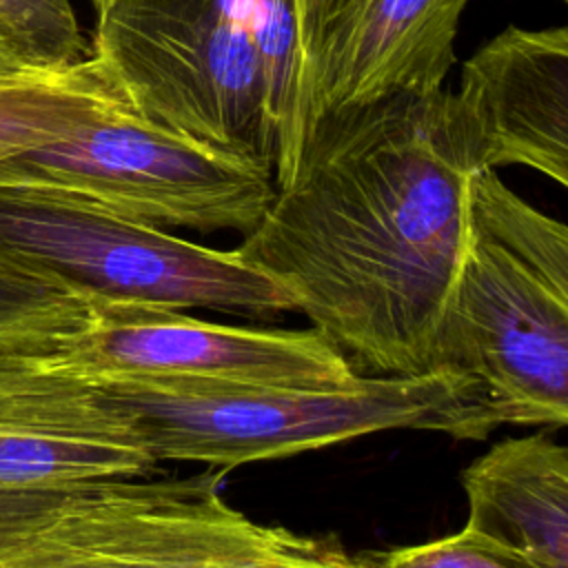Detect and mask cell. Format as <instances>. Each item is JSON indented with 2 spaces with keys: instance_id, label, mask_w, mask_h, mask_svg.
<instances>
[{
  "instance_id": "obj_17",
  "label": "cell",
  "mask_w": 568,
  "mask_h": 568,
  "mask_svg": "<svg viewBox=\"0 0 568 568\" xmlns=\"http://www.w3.org/2000/svg\"><path fill=\"white\" fill-rule=\"evenodd\" d=\"M375 568H539L519 550L473 528L393 550Z\"/></svg>"
},
{
  "instance_id": "obj_8",
  "label": "cell",
  "mask_w": 568,
  "mask_h": 568,
  "mask_svg": "<svg viewBox=\"0 0 568 568\" xmlns=\"http://www.w3.org/2000/svg\"><path fill=\"white\" fill-rule=\"evenodd\" d=\"M91 300V320L44 359L71 375H189L231 382L339 386L359 375L315 328H242L180 308Z\"/></svg>"
},
{
  "instance_id": "obj_1",
  "label": "cell",
  "mask_w": 568,
  "mask_h": 568,
  "mask_svg": "<svg viewBox=\"0 0 568 568\" xmlns=\"http://www.w3.org/2000/svg\"><path fill=\"white\" fill-rule=\"evenodd\" d=\"M479 133L457 93L317 115L293 173L235 248L364 375L430 368L473 240Z\"/></svg>"
},
{
  "instance_id": "obj_3",
  "label": "cell",
  "mask_w": 568,
  "mask_h": 568,
  "mask_svg": "<svg viewBox=\"0 0 568 568\" xmlns=\"http://www.w3.org/2000/svg\"><path fill=\"white\" fill-rule=\"evenodd\" d=\"M138 426L158 462L231 470L384 430L486 439L501 426L468 375H355L339 386L231 382L189 375L93 377Z\"/></svg>"
},
{
  "instance_id": "obj_18",
  "label": "cell",
  "mask_w": 568,
  "mask_h": 568,
  "mask_svg": "<svg viewBox=\"0 0 568 568\" xmlns=\"http://www.w3.org/2000/svg\"><path fill=\"white\" fill-rule=\"evenodd\" d=\"M80 488L0 486V559L20 548Z\"/></svg>"
},
{
  "instance_id": "obj_15",
  "label": "cell",
  "mask_w": 568,
  "mask_h": 568,
  "mask_svg": "<svg viewBox=\"0 0 568 568\" xmlns=\"http://www.w3.org/2000/svg\"><path fill=\"white\" fill-rule=\"evenodd\" d=\"M473 217L539 271L568 300V224L559 222L506 186L493 169L473 180Z\"/></svg>"
},
{
  "instance_id": "obj_19",
  "label": "cell",
  "mask_w": 568,
  "mask_h": 568,
  "mask_svg": "<svg viewBox=\"0 0 568 568\" xmlns=\"http://www.w3.org/2000/svg\"><path fill=\"white\" fill-rule=\"evenodd\" d=\"M20 69H29L18 44L13 42V38L0 27V73H9V71H20Z\"/></svg>"
},
{
  "instance_id": "obj_9",
  "label": "cell",
  "mask_w": 568,
  "mask_h": 568,
  "mask_svg": "<svg viewBox=\"0 0 568 568\" xmlns=\"http://www.w3.org/2000/svg\"><path fill=\"white\" fill-rule=\"evenodd\" d=\"M155 466L133 419L95 382L44 355H0V486L80 488Z\"/></svg>"
},
{
  "instance_id": "obj_14",
  "label": "cell",
  "mask_w": 568,
  "mask_h": 568,
  "mask_svg": "<svg viewBox=\"0 0 568 568\" xmlns=\"http://www.w3.org/2000/svg\"><path fill=\"white\" fill-rule=\"evenodd\" d=\"M89 320L87 295L0 253V355H53Z\"/></svg>"
},
{
  "instance_id": "obj_6",
  "label": "cell",
  "mask_w": 568,
  "mask_h": 568,
  "mask_svg": "<svg viewBox=\"0 0 568 568\" xmlns=\"http://www.w3.org/2000/svg\"><path fill=\"white\" fill-rule=\"evenodd\" d=\"M0 184L62 191L151 226L248 235L275 195L271 171L140 118H100L0 160Z\"/></svg>"
},
{
  "instance_id": "obj_2",
  "label": "cell",
  "mask_w": 568,
  "mask_h": 568,
  "mask_svg": "<svg viewBox=\"0 0 568 568\" xmlns=\"http://www.w3.org/2000/svg\"><path fill=\"white\" fill-rule=\"evenodd\" d=\"M93 58L144 120L284 182L311 129V0H104Z\"/></svg>"
},
{
  "instance_id": "obj_4",
  "label": "cell",
  "mask_w": 568,
  "mask_h": 568,
  "mask_svg": "<svg viewBox=\"0 0 568 568\" xmlns=\"http://www.w3.org/2000/svg\"><path fill=\"white\" fill-rule=\"evenodd\" d=\"M226 473L84 486L0 568H375L337 541L231 508Z\"/></svg>"
},
{
  "instance_id": "obj_11",
  "label": "cell",
  "mask_w": 568,
  "mask_h": 568,
  "mask_svg": "<svg viewBox=\"0 0 568 568\" xmlns=\"http://www.w3.org/2000/svg\"><path fill=\"white\" fill-rule=\"evenodd\" d=\"M457 95L488 169L519 164L568 189V24L506 27L464 62Z\"/></svg>"
},
{
  "instance_id": "obj_5",
  "label": "cell",
  "mask_w": 568,
  "mask_h": 568,
  "mask_svg": "<svg viewBox=\"0 0 568 568\" xmlns=\"http://www.w3.org/2000/svg\"><path fill=\"white\" fill-rule=\"evenodd\" d=\"M0 253L87 297L257 320L295 311L288 293L235 248L202 246L53 189L0 184Z\"/></svg>"
},
{
  "instance_id": "obj_7",
  "label": "cell",
  "mask_w": 568,
  "mask_h": 568,
  "mask_svg": "<svg viewBox=\"0 0 568 568\" xmlns=\"http://www.w3.org/2000/svg\"><path fill=\"white\" fill-rule=\"evenodd\" d=\"M430 368L477 382L501 424L568 426V300L475 217Z\"/></svg>"
},
{
  "instance_id": "obj_20",
  "label": "cell",
  "mask_w": 568,
  "mask_h": 568,
  "mask_svg": "<svg viewBox=\"0 0 568 568\" xmlns=\"http://www.w3.org/2000/svg\"><path fill=\"white\" fill-rule=\"evenodd\" d=\"M91 2H93V7H95V9H98V7H100V4H102V2H104V0H91Z\"/></svg>"
},
{
  "instance_id": "obj_13",
  "label": "cell",
  "mask_w": 568,
  "mask_h": 568,
  "mask_svg": "<svg viewBox=\"0 0 568 568\" xmlns=\"http://www.w3.org/2000/svg\"><path fill=\"white\" fill-rule=\"evenodd\" d=\"M131 109L98 60L0 73V160Z\"/></svg>"
},
{
  "instance_id": "obj_12",
  "label": "cell",
  "mask_w": 568,
  "mask_h": 568,
  "mask_svg": "<svg viewBox=\"0 0 568 568\" xmlns=\"http://www.w3.org/2000/svg\"><path fill=\"white\" fill-rule=\"evenodd\" d=\"M466 528L539 568H568V446L546 435L508 437L462 473Z\"/></svg>"
},
{
  "instance_id": "obj_21",
  "label": "cell",
  "mask_w": 568,
  "mask_h": 568,
  "mask_svg": "<svg viewBox=\"0 0 568 568\" xmlns=\"http://www.w3.org/2000/svg\"><path fill=\"white\" fill-rule=\"evenodd\" d=\"M561 2H564V4H568V0H561Z\"/></svg>"
},
{
  "instance_id": "obj_10",
  "label": "cell",
  "mask_w": 568,
  "mask_h": 568,
  "mask_svg": "<svg viewBox=\"0 0 568 568\" xmlns=\"http://www.w3.org/2000/svg\"><path fill=\"white\" fill-rule=\"evenodd\" d=\"M470 0H311V124L395 93L439 91Z\"/></svg>"
},
{
  "instance_id": "obj_16",
  "label": "cell",
  "mask_w": 568,
  "mask_h": 568,
  "mask_svg": "<svg viewBox=\"0 0 568 568\" xmlns=\"http://www.w3.org/2000/svg\"><path fill=\"white\" fill-rule=\"evenodd\" d=\"M0 27L27 67L58 69L84 60V38L71 0H0Z\"/></svg>"
}]
</instances>
